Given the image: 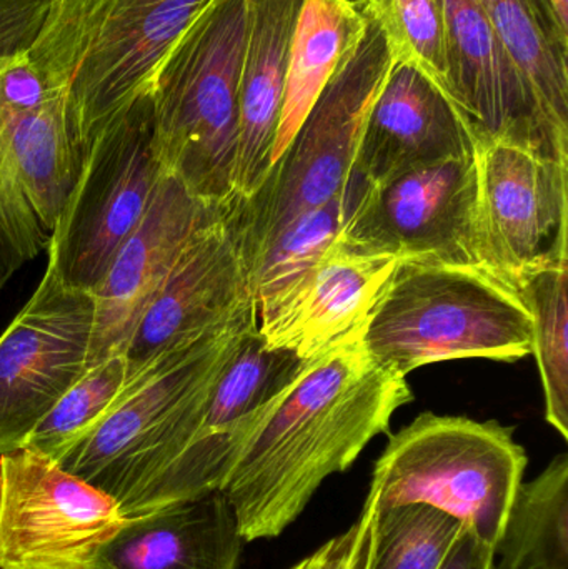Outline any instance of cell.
I'll return each instance as SVG.
<instances>
[{"label": "cell", "instance_id": "1", "mask_svg": "<svg viewBox=\"0 0 568 569\" xmlns=\"http://www.w3.org/2000/svg\"><path fill=\"white\" fill-rule=\"evenodd\" d=\"M362 331L307 361L223 481L247 545L283 535L323 481L349 470L413 400L407 377L372 360Z\"/></svg>", "mask_w": 568, "mask_h": 569}, {"label": "cell", "instance_id": "2", "mask_svg": "<svg viewBox=\"0 0 568 569\" xmlns=\"http://www.w3.org/2000/svg\"><path fill=\"white\" fill-rule=\"evenodd\" d=\"M49 0H0V277L46 249L86 147L30 56Z\"/></svg>", "mask_w": 568, "mask_h": 569}, {"label": "cell", "instance_id": "3", "mask_svg": "<svg viewBox=\"0 0 568 569\" xmlns=\"http://www.w3.org/2000/svg\"><path fill=\"white\" fill-rule=\"evenodd\" d=\"M256 310L127 378L99 425L57 463L119 503L146 513L153 491L192 443L207 397Z\"/></svg>", "mask_w": 568, "mask_h": 569}, {"label": "cell", "instance_id": "4", "mask_svg": "<svg viewBox=\"0 0 568 569\" xmlns=\"http://www.w3.org/2000/svg\"><path fill=\"white\" fill-rule=\"evenodd\" d=\"M249 0H212L150 82L152 152L166 176L213 206L233 197Z\"/></svg>", "mask_w": 568, "mask_h": 569}, {"label": "cell", "instance_id": "5", "mask_svg": "<svg viewBox=\"0 0 568 569\" xmlns=\"http://www.w3.org/2000/svg\"><path fill=\"white\" fill-rule=\"evenodd\" d=\"M212 0H49L30 56L62 90L82 146L149 93L163 57Z\"/></svg>", "mask_w": 568, "mask_h": 569}, {"label": "cell", "instance_id": "6", "mask_svg": "<svg viewBox=\"0 0 568 569\" xmlns=\"http://www.w3.org/2000/svg\"><path fill=\"white\" fill-rule=\"evenodd\" d=\"M532 315L516 288L474 267L400 260L363 325L372 360L407 377L459 358L532 353Z\"/></svg>", "mask_w": 568, "mask_h": 569}, {"label": "cell", "instance_id": "7", "mask_svg": "<svg viewBox=\"0 0 568 569\" xmlns=\"http://www.w3.org/2000/svg\"><path fill=\"white\" fill-rule=\"evenodd\" d=\"M363 12L359 42L343 57L286 152L249 200L233 203L249 279L267 247L297 217L337 197H349L352 207L359 199L353 186L357 149L370 107L396 62L386 30L369 9Z\"/></svg>", "mask_w": 568, "mask_h": 569}, {"label": "cell", "instance_id": "8", "mask_svg": "<svg viewBox=\"0 0 568 569\" xmlns=\"http://www.w3.org/2000/svg\"><path fill=\"white\" fill-rule=\"evenodd\" d=\"M527 463L512 427L422 413L390 435L366 500L376 508H436L496 548Z\"/></svg>", "mask_w": 568, "mask_h": 569}, {"label": "cell", "instance_id": "9", "mask_svg": "<svg viewBox=\"0 0 568 569\" xmlns=\"http://www.w3.org/2000/svg\"><path fill=\"white\" fill-rule=\"evenodd\" d=\"M163 177L146 93L87 147L47 247V267L70 287L92 291L142 222Z\"/></svg>", "mask_w": 568, "mask_h": 569}, {"label": "cell", "instance_id": "10", "mask_svg": "<svg viewBox=\"0 0 568 569\" xmlns=\"http://www.w3.org/2000/svg\"><path fill=\"white\" fill-rule=\"evenodd\" d=\"M340 243L366 256L482 269L476 159L416 167L366 187Z\"/></svg>", "mask_w": 568, "mask_h": 569}, {"label": "cell", "instance_id": "11", "mask_svg": "<svg viewBox=\"0 0 568 569\" xmlns=\"http://www.w3.org/2000/svg\"><path fill=\"white\" fill-rule=\"evenodd\" d=\"M119 503L32 448L0 455V569H92Z\"/></svg>", "mask_w": 568, "mask_h": 569}, {"label": "cell", "instance_id": "12", "mask_svg": "<svg viewBox=\"0 0 568 569\" xmlns=\"http://www.w3.org/2000/svg\"><path fill=\"white\" fill-rule=\"evenodd\" d=\"M92 328V293L47 267L0 335V455L26 447L33 428L82 377Z\"/></svg>", "mask_w": 568, "mask_h": 569}, {"label": "cell", "instance_id": "13", "mask_svg": "<svg viewBox=\"0 0 568 569\" xmlns=\"http://www.w3.org/2000/svg\"><path fill=\"white\" fill-rule=\"evenodd\" d=\"M482 269L516 288L568 257V166L504 142L476 143Z\"/></svg>", "mask_w": 568, "mask_h": 569}, {"label": "cell", "instance_id": "14", "mask_svg": "<svg viewBox=\"0 0 568 569\" xmlns=\"http://www.w3.org/2000/svg\"><path fill=\"white\" fill-rule=\"evenodd\" d=\"M233 203L183 247L127 347V378L256 310Z\"/></svg>", "mask_w": 568, "mask_h": 569}, {"label": "cell", "instance_id": "15", "mask_svg": "<svg viewBox=\"0 0 568 569\" xmlns=\"http://www.w3.org/2000/svg\"><path fill=\"white\" fill-rule=\"evenodd\" d=\"M307 361L267 347L257 321L249 325L213 381L192 443L160 481L146 513L220 490L262 418Z\"/></svg>", "mask_w": 568, "mask_h": 569}, {"label": "cell", "instance_id": "16", "mask_svg": "<svg viewBox=\"0 0 568 569\" xmlns=\"http://www.w3.org/2000/svg\"><path fill=\"white\" fill-rule=\"evenodd\" d=\"M449 53V97L474 146L504 142L568 166V137L557 132L510 62L482 0H439Z\"/></svg>", "mask_w": 568, "mask_h": 569}, {"label": "cell", "instance_id": "17", "mask_svg": "<svg viewBox=\"0 0 568 569\" xmlns=\"http://www.w3.org/2000/svg\"><path fill=\"white\" fill-rule=\"evenodd\" d=\"M236 202V200H233ZM232 202V203H233ZM229 206H213L166 176L132 236L120 247L106 276L93 287V328L87 365L127 347L176 266L190 237Z\"/></svg>", "mask_w": 568, "mask_h": 569}, {"label": "cell", "instance_id": "18", "mask_svg": "<svg viewBox=\"0 0 568 569\" xmlns=\"http://www.w3.org/2000/svg\"><path fill=\"white\" fill-rule=\"evenodd\" d=\"M472 156V136L456 103L419 67L396 59L363 126L353 163L356 189Z\"/></svg>", "mask_w": 568, "mask_h": 569}, {"label": "cell", "instance_id": "19", "mask_svg": "<svg viewBox=\"0 0 568 569\" xmlns=\"http://www.w3.org/2000/svg\"><path fill=\"white\" fill-rule=\"evenodd\" d=\"M400 260L337 243L282 303L257 321L267 347L312 360L366 325Z\"/></svg>", "mask_w": 568, "mask_h": 569}, {"label": "cell", "instance_id": "20", "mask_svg": "<svg viewBox=\"0 0 568 569\" xmlns=\"http://www.w3.org/2000/svg\"><path fill=\"white\" fill-rule=\"evenodd\" d=\"M247 541L222 490L127 518L92 569H240Z\"/></svg>", "mask_w": 568, "mask_h": 569}, {"label": "cell", "instance_id": "21", "mask_svg": "<svg viewBox=\"0 0 568 569\" xmlns=\"http://www.w3.org/2000/svg\"><path fill=\"white\" fill-rule=\"evenodd\" d=\"M306 0H249L233 197L249 200L272 166L290 47Z\"/></svg>", "mask_w": 568, "mask_h": 569}, {"label": "cell", "instance_id": "22", "mask_svg": "<svg viewBox=\"0 0 568 569\" xmlns=\"http://www.w3.org/2000/svg\"><path fill=\"white\" fill-rule=\"evenodd\" d=\"M366 27L362 2L306 0L290 47L282 113L273 146L272 166L286 152L307 113L359 42ZM270 166V167H272Z\"/></svg>", "mask_w": 568, "mask_h": 569}, {"label": "cell", "instance_id": "23", "mask_svg": "<svg viewBox=\"0 0 568 569\" xmlns=\"http://www.w3.org/2000/svg\"><path fill=\"white\" fill-rule=\"evenodd\" d=\"M497 39L557 132L568 137V27L550 0H482Z\"/></svg>", "mask_w": 568, "mask_h": 569}, {"label": "cell", "instance_id": "24", "mask_svg": "<svg viewBox=\"0 0 568 569\" xmlns=\"http://www.w3.org/2000/svg\"><path fill=\"white\" fill-rule=\"evenodd\" d=\"M496 569H568V455L522 481L502 535Z\"/></svg>", "mask_w": 568, "mask_h": 569}, {"label": "cell", "instance_id": "25", "mask_svg": "<svg viewBox=\"0 0 568 569\" xmlns=\"http://www.w3.org/2000/svg\"><path fill=\"white\" fill-rule=\"evenodd\" d=\"M352 202L342 196L280 230L250 272L257 321L282 303L340 242Z\"/></svg>", "mask_w": 568, "mask_h": 569}, {"label": "cell", "instance_id": "26", "mask_svg": "<svg viewBox=\"0 0 568 569\" xmlns=\"http://www.w3.org/2000/svg\"><path fill=\"white\" fill-rule=\"evenodd\" d=\"M568 257L539 267L516 290L532 315V353L546 395V418L568 440Z\"/></svg>", "mask_w": 568, "mask_h": 569}, {"label": "cell", "instance_id": "27", "mask_svg": "<svg viewBox=\"0 0 568 569\" xmlns=\"http://www.w3.org/2000/svg\"><path fill=\"white\" fill-rule=\"evenodd\" d=\"M127 380L126 355L90 365L27 438L26 447L59 461L106 417Z\"/></svg>", "mask_w": 568, "mask_h": 569}, {"label": "cell", "instance_id": "28", "mask_svg": "<svg viewBox=\"0 0 568 569\" xmlns=\"http://www.w3.org/2000/svg\"><path fill=\"white\" fill-rule=\"evenodd\" d=\"M460 530L456 518L426 505L376 508L370 569H439Z\"/></svg>", "mask_w": 568, "mask_h": 569}, {"label": "cell", "instance_id": "29", "mask_svg": "<svg viewBox=\"0 0 568 569\" xmlns=\"http://www.w3.org/2000/svg\"><path fill=\"white\" fill-rule=\"evenodd\" d=\"M360 2L386 30L396 59L419 67L449 96V53L439 0Z\"/></svg>", "mask_w": 568, "mask_h": 569}, {"label": "cell", "instance_id": "30", "mask_svg": "<svg viewBox=\"0 0 568 569\" xmlns=\"http://www.w3.org/2000/svg\"><path fill=\"white\" fill-rule=\"evenodd\" d=\"M376 551V507L363 501L359 518L342 533L289 569H370Z\"/></svg>", "mask_w": 568, "mask_h": 569}, {"label": "cell", "instance_id": "31", "mask_svg": "<svg viewBox=\"0 0 568 569\" xmlns=\"http://www.w3.org/2000/svg\"><path fill=\"white\" fill-rule=\"evenodd\" d=\"M439 569H496V553L490 545L462 527Z\"/></svg>", "mask_w": 568, "mask_h": 569}, {"label": "cell", "instance_id": "32", "mask_svg": "<svg viewBox=\"0 0 568 569\" xmlns=\"http://www.w3.org/2000/svg\"><path fill=\"white\" fill-rule=\"evenodd\" d=\"M560 22L568 27V0H550Z\"/></svg>", "mask_w": 568, "mask_h": 569}, {"label": "cell", "instance_id": "33", "mask_svg": "<svg viewBox=\"0 0 568 569\" xmlns=\"http://www.w3.org/2000/svg\"><path fill=\"white\" fill-rule=\"evenodd\" d=\"M352 2H357V0H352Z\"/></svg>", "mask_w": 568, "mask_h": 569}]
</instances>
